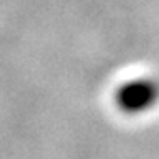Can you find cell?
Masks as SVG:
<instances>
[{"label":"cell","mask_w":159,"mask_h":159,"mask_svg":"<svg viewBox=\"0 0 159 159\" xmlns=\"http://www.w3.org/2000/svg\"><path fill=\"white\" fill-rule=\"evenodd\" d=\"M113 105L127 117H141L159 105V80L149 75L130 76L113 90Z\"/></svg>","instance_id":"1"}]
</instances>
